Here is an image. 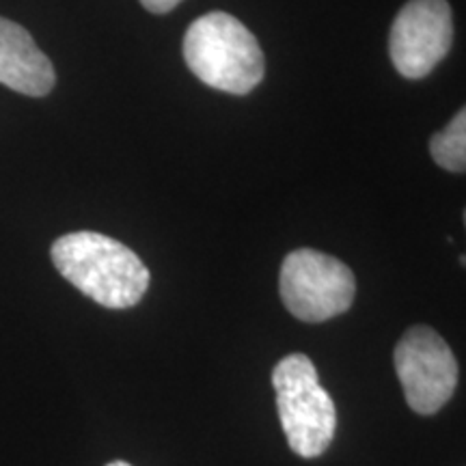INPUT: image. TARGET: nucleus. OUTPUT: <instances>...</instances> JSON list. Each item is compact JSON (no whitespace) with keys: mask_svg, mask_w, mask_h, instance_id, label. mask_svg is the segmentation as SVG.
<instances>
[{"mask_svg":"<svg viewBox=\"0 0 466 466\" xmlns=\"http://www.w3.org/2000/svg\"><path fill=\"white\" fill-rule=\"evenodd\" d=\"M52 264L63 279L106 309L138 305L151 275L143 259L115 238L74 231L52 244Z\"/></svg>","mask_w":466,"mask_h":466,"instance_id":"1","label":"nucleus"},{"mask_svg":"<svg viewBox=\"0 0 466 466\" xmlns=\"http://www.w3.org/2000/svg\"><path fill=\"white\" fill-rule=\"evenodd\" d=\"M184 58L201 83L231 96H247L266 74L258 37L225 11H209L192 22L184 35Z\"/></svg>","mask_w":466,"mask_h":466,"instance_id":"2","label":"nucleus"},{"mask_svg":"<svg viewBox=\"0 0 466 466\" xmlns=\"http://www.w3.org/2000/svg\"><path fill=\"white\" fill-rule=\"evenodd\" d=\"M279 419L291 451L318 458L329 450L337 430V408L319 384L318 370L307 354H289L272 370Z\"/></svg>","mask_w":466,"mask_h":466,"instance_id":"3","label":"nucleus"},{"mask_svg":"<svg viewBox=\"0 0 466 466\" xmlns=\"http://www.w3.org/2000/svg\"><path fill=\"white\" fill-rule=\"evenodd\" d=\"M279 291L291 316L316 324L341 316L352 307L357 279L341 259L313 248H299L283 259Z\"/></svg>","mask_w":466,"mask_h":466,"instance_id":"4","label":"nucleus"},{"mask_svg":"<svg viewBox=\"0 0 466 466\" xmlns=\"http://www.w3.org/2000/svg\"><path fill=\"white\" fill-rule=\"evenodd\" d=\"M393 363L406 401L419 415H434L458 387V360L447 341L430 326H412L401 335Z\"/></svg>","mask_w":466,"mask_h":466,"instance_id":"5","label":"nucleus"},{"mask_svg":"<svg viewBox=\"0 0 466 466\" xmlns=\"http://www.w3.org/2000/svg\"><path fill=\"white\" fill-rule=\"evenodd\" d=\"M453 14L447 0H408L395 15L389 55L400 76L425 78L450 55Z\"/></svg>","mask_w":466,"mask_h":466,"instance_id":"6","label":"nucleus"},{"mask_svg":"<svg viewBox=\"0 0 466 466\" xmlns=\"http://www.w3.org/2000/svg\"><path fill=\"white\" fill-rule=\"evenodd\" d=\"M0 83L31 97L48 96L56 83L50 58L25 26L7 17H0Z\"/></svg>","mask_w":466,"mask_h":466,"instance_id":"7","label":"nucleus"},{"mask_svg":"<svg viewBox=\"0 0 466 466\" xmlns=\"http://www.w3.org/2000/svg\"><path fill=\"white\" fill-rule=\"evenodd\" d=\"M430 154L434 162L451 173L466 171V110L460 108L456 116L436 132L430 141Z\"/></svg>","mask_w":466,"mask_h":466,"instance_id":"8","label":"nucleus"},{"mask_svg":"<svg viewBox=\"0 0 466 466\" xmlns=\"http://www.w3.org/2000/svg\"><path fill=\"white\" fill-rule=\"evenodd\" d=\"M182 3V0H141V5L151 14H168V11H173L177 5Z\"/></svg>","mask_w":466,"mask_h":466,"instance_id":"9","label":"nucleus"},{"mask_svg":"<svg viewBox=\"0 0 466 466\" xmlns=\"http://www.w3.org/2000/svg\"><path fill=\"white\" fill-rule=\"evenodd\" d=\"M106 466H132V464H127V462H124V460H115V462H108Z\"/></svg>","mask_w":466,"mask_h":466,"instance_id":"10","label":"nucleus"}]
</instances>
